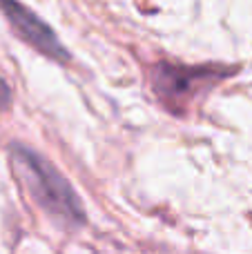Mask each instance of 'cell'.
Wrapping results in <instances>:
<instances>
[{
	"mask_svg": "<svg viewBox=\"0 0 252 254\" xmlns=\"http://www.w3.org/2000/svg\"><path fill=\"white\" fill-rule=\"evenodd\" d=\"M9 156L34 201L52 219H56L63 225H71V228L85 223V210L78 194L52 163L45 161L36 149L20 143L9 145Z\"/></svg>",
	"mask_w": 252,
	"mask_h": 254,
	"instance_id": "6da1fadb",
	"label": "cell"
},
{
	"mask_svg": "<svg viewBox=\"0 0 252 254\" xmlns=\"http://www.w3.org/2000/svg\"><path fill=\"white\" fill-rule=\"evenodd\" d=\"M228 76V71L212 67H188L156 63L150 71L152 92L161 105L172 114H183L203 92H208L217 80Z\"/></svg>",
	"mask_w": 252,
	"mask_h": 254,
	"instance_id": "7a4b0ae2",
	"label": "cell"
},
{
	"mask_svg": "<svg viewBox=\"0 0 252 254\" xmlns=\"http://www.w3.org/2000/svg\"><path fill=\"white\" fill-rule=\"evenodd\" d=\"M0 11L4 13L7 22L11 25V29L25 40L27 45H31L34 49H38L40 54L54 58L58 63H69V52L63 47V43L56 38L54 29L38 18L31 9H27L18 0H0Z\"/></svg>",
	"mask_w": 252,
	"mask_h": 254,
	"instance_id": "3957f363",
	"label": "cell"
},
{
	"mask_svg": "<svg viewBox=\"0 0 252 254\" xmlns=\"http://www.w3.org/2000/svg\"><path fill=\"white\" fill-rule=\"evenodd\" d=\"M11 87L7 85V80L0 76V112L9 110V105H11Z\"/></svg>",
	"mask_w": 252,
	"mask_h": 254,
	"instance_id": "277c9868",
	"label": "cell"
}]
</instances>
